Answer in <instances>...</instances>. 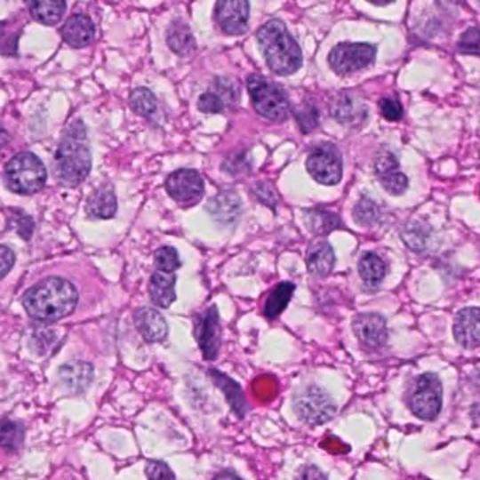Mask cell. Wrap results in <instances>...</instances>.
I'll list each match as a JSON object with an SVG mask.
<instances>
[{
  "label": "cell",
  "mask_w": 480,
  "mask_h": 480,
  "mask_svg": "<svg viewBox=\"0 0 480 480\" xmlns=\"http://www.w3.org/2000/svg\"><path fill=\"white\" fill-rule=\"evenodd\" d=\"M247 86L252 105L262 117L271 122H284L288 119L291 103L286 92L281 86L257 74L248 76Z\"/></svg>",
  "instance_id": "cell-5"
},
{
  "label": "cell",
  "mask_w": 480,
  "mask_h": 480,
  "mask_svg": "<svg viewBox=\"0 0 480 480\" xmlns=\"http://www.w3.org/2000/svg\"><path fill=\"white\" fill-rule=\"evenodd\" d=\"M260 48L268 67L277 75H292L303 65V54L298 41L292 37L284 21L272 19L257 33Z\"/></svg>",
  "instance_id": "cell-3"
},
{
  "label": "cell",
  "mask_w": 480,
  "mask_h": 480,
  "mask_svg": "<svg viewBox=\"0 0 480 480\" xmlns=\"http://www.w3.org/2000/svg\"><path fill=\"white\" fill-rule=\"evenodd\" d=\"M61 35L71 47H86L95 37V24L86 14H72L62 26Z\"/></svg>",
  "instance_id": "cell-19"
},
{
  "label": "cell",
  "mask_w": 480,
  "mask_h": 480,
  "mask_svg": "<svg viewBox=\"0 0 480 480\" xmlns=\"http://www.w3.org/2000/svg\"><path fill=\"white\" fill-rule=\"evenodd\" d=\"M0 251H2V276L4 277L9 274L12 268H13L14 252L11 248L6 247V245H4Z\"/></svg>",
  "instance_id": "cell-39"
},
{
  "label": "cell",
  "mask_w": 480,
  "mask_h": 480,
  "mask_svg": "<svg viewBox=\"0 0 480 480\" xmlns=\"http://www.w3.org/2000/svg\"><path fill=\"white\" fill-rule=\"evenodd\" d=\"M76 305L78 292L64 277H47L28 289L23 296V306L28 315L38 322H58L71 315Z\"/></svg>",
  "instance_id": "cell-1"
},
{
  "label": "cell",
  "mask_w": 480,
  "mask_h": 480,
  "mask_svg": "<svg viewBox=\"0 0 480 480\" xmlns=\"http://www.w3.org/2000/svg\"><path fill=\"white\" fill-rule=\"evenodd\" d=\"M166 43L171 50L178 55L187 57L196 48V41L193 37L189 26L185 21L175 20L166 31Z\"/></svg>",
  "instance_id": "cell-23"
},
{
  "label": "cell",
  "mask_w": 480,
  "mask_h": 480,
  "mask_svg": "<svg viewBox=\"0 0 480 480\" xmlns=\"http://www.w3.org/2000/svg\"><path fill=\"white\" fill-rule=\"evenodd\" d=\"M86 212L96 219H110L117 212V199L110 187L99 188L92 193L86 204Z\"/></svg>",
  "instance_id": "cell-24"
},
{
  "label": "cell",
  "mask_w": 480,
  "mask_h": 480,
  "mask_svg": "<svg viewBox=\"0 0 480 480\" xmlns=\"http://www.w3.org/2000/svg\"><path fill=\"white\" fill-rule=\"evenodd\" d=\"M130 105L140 116H151L156 110V99L149 89L137 88L132 92Z\"/></svg>",
  "instance_id": "cell-29"
},
{
  "label": "cell",
  "mask_w": 480,
  "mask_h": 480,
  "mask_svg": "<svg viewBox=\"0 0 480 480\" xmlns=\"http://www.w3.org/2000/svg\"><path fill=\"white\" fill-rule=\"evenodd\" d=\"M298 480H328L317 467H306L299 475Z\"/></svg>",
  "instance_id": "cell-40"
},
{
  "label": "cell",
  "mask_w": 480,
  "mask_h": 480,
  "mask_svg": "<svg viewBox=\"0 0 480 480\" xmlns=\"http://www.w3.org/2000/svg\"><path fill=\"white\" fill-rule=\"evenodd\" d=\"M195 337L206 361H214L220 351V318L216 306L207 308L196 318Z\"/></svg>",
  "instance_id": "cell-11"
},
{
  "label": "cell",
  "mask_w": 480,
  "mask_h": 480,
  "mask_svg": "<svg viewBox=\"0 0 480 480\" xmlns=\"http://www.w3.org/2000/svg\"><path fill=\"white\" fill-rule=\"evenodd\" d=\"M306 221L308 228L316 234H328L341 227L339 216L320 209L308 210L306 213Z\"/></svg>",
  "instance_id": "cell-28"
},
{
  "label": "cell",
  "mask_w": 480,
  "mask_h": 480,
  "mask_svg": "<svg viewBox=\"0 0 480 480\" xmlns=\"http://www.w3.org/2000/svg\"><path fill=\"white\" fill-rule=\"evenodd\" d=\"M165 188L176 202L195 204L204 196V182L197 171L180 170L168 176Z\"/></svg>",
  "instance_id": "cell-12"
},
{
  "label": "cell",
  "mask_w": 480,
  "mask_h": 480,
  "mask_svg": "<svg viewBox=\"0 0 480 480\" xmlns=\"http://www.w3.org/2000/svg\"><path fill=\"white\" fill-rule=\"evenodd\" d=\"M197 108L204 113H220L223 112L224 103L213 92H206L200 95Z\"/></svg>",
  "instance_id": "cell-36"
},
{
  "label": "cell",
  "mask_w": 480,
  "mask_h": 480,
  "mask_svg": "<svg viewBox=\"0 0 480 480\" xmlns=\"http://www.w3.org/2000/svg\"><path fill=\"white\" fill-rule=\"evenodd\" d=\"M330 113L337 122L344 124H354L365 117V108L356 102L349 93H341L337 96L330 106Z\"/></svg>",
  "instance_id": "cell-22"
},
{
  "label": "cell",
  "mask_w": 480,
  "mask_h": 480,
  "mask_svg": "<svg viewBox=\"0 0 480 480\" xmlns=\"http://www.w3.org/2000/svg\"><path fill=\"white\" fill-rule=\"evenodd\" d=\"M294 289H296V286L292 282H284V284H277L276 288L269 294L267 303H265V316L271 318V320L279 317L284 313V308H288Z\"/></svg>",
  "instance_id": "cell-27"
},
{
  "label": "cell",
  "mask_w": 480,
  "mask_h": 480,
  "mask_svg": "<svg viewBox=\"0 0 480 480\" xmlns=\"http://www.w3.org/2000/svg\"><path fill=\"white\" fill-rule=\"evenodd\" d=\"M352 330L359 342L369 349L380 348L389 337L385 318L376 313H362L356 316L352 322Z\"/></svg>",
  "instance_id": "cell-14"
},
{
  "label": "cell",
  "mask_w": 480,
  "mask_h": 480,
  "mask_svg": "<svg viewBox=\"0 0 480 480\" xmlns=\"http://www.w3.org/2000/svg\"><path fill=\"white\" fill-rule=\"evenodd\" d=\"M334 264V251L327 241L318 240L311 244L308 251V269L313 276H327L332 274Z\"/></svg>",
  "instance_id": "cell-21"
},
{
  "label": "cell",
  "mask_w": 480,
  "mask_h": 480,
  "mask_svg": "<svg viewBox=\"0 0 480 480\" xmlns=\"http://www.w3.org/2000/svg\"><path fill=\"white\" fill-rule=\"evenodd\" d=\"M134 323L142 339L148 342L163 341L168 335V324L156 308H141L134 313Z\"/></svg>",
  "instance_id": "cell-18"
},
{
  "label": "cell",
  "mask_w": 480,
  "mask_h": 480,
  "mask_svg": "<svg viewBox=\"0 0 480 480\" xmlns=\"http://www.w3.org/2000/svg\"><path fill=\"white\" fill-rule=\"evenodd\" d=\"M148 480H176L171 468L161 460H149L146 467Z\"/></svg>",
  "instance_id": "cell-35"
},
{
  "label": "cell",
  "mask_w": 480,
  "mask_h": 480,
  "mask_svg": "<svg viewBox=\"0 0 480 480\" xmlns=\"http://www.w3.org/2000/svg\"><path fill=\"white\" fill-rule=\"evenodd\" d=\"M24 440V427L16 421L4 420L2 424V445L7 451H18Z\"/></svg>",
  "instance_id": "cell-30"
},
{
  "label": "cell",
  "mask_w": 480,
  "mask_h": 480,
  "mask_svg": "<svg viewBox=\"0 0 480 480\" xmlns=\"http://www.w3.org/2000/svg\"><path fill=\"white\" fill-rule=\"evenodd\" d=\"M403 240L409 245L410 250L421 251L426 247L427 234L424 227L419 223H409L402 233Z\"/></svg>",
  "instance_id": "cell-31"
},
{
  "label": "cell",
  "mask_w": 480,
  "mask_h": 480,
  "mask_svg": "<svg viewBox=\"0 0 480 480\" xmlns=\"http://www.w3.org/2000/svg\"><path fill=\"white\" fill-rule=\"evenodd\" d=\"M4 180L12 192L19 195H33L45 187L47 170L35 154L20 153L7 163L4 168Z\"/></svg>",
  "instance_id": "cell-4"
},
{
  "label": "cell",
  "mask_w": 480,
  "mask_h": 480,
  "mask_svg": "<svg viewBox=\"0 0 480 480\" xmlns=\"http://www.w3.org/2000/svg\"><path fill=\"white\" fill-rule=\"evenodd\" d=\"M91 168L92 156L85 125L76 120L67 127L55 151V178L64 187H78L88 178Z\"/></svg>",
  "instance_id": "cell-2"
},
{
  "label": "cell",
  "mask_w": 480,
  "mask_h": 480,
  "mask_svg": "<svg viewBox=\"0 0 480 480\" xmlns=\"http://www.w3.org/2000/svg\"><path fill=\"white\" fill-rule=\"evenodd\" d=\"M14 230L18 231L19 236L24 240H28L31 237V233L35 230V223L30 217L26 216V213H19L18 219L13 220Z\"/></svg>",
  "instance_id": "cell-38"
},
{
  "label": "cell",
  "mask_w": 480,
  "mask_h": 480,
  "mask_svg": "<svg viewBox=\"0 0 480 480\" xmlns=\"http://www.w3.org/2000/svg\"><path fill=\"white\" fill-rule=\"evenodd\" d=\"M380 106V112H382L383 117L389 122H397L402 119L403 108L402 103L399 100L392 98H385L379 103Z\"/></svg>",
  "instance_id": "cell-37"
},
{
  "label": "cell",
  "mask_w": 480,
  "mask_h": 480,
  "mask_svg": "<svg viewBox=\"0 0 480 480\" xmlns=\"http://www.w3.org/2000/svg\"><path fill=\"white\" fill-rule=\"evenodd\" d=\"M58 376L68 392H85L93 380V366L84 361L67 362L58 371Z\"/></svg>",
  "instance_id": "cell-17"
},
{
  "label": "cell",
  "mask_w": 480,
  "mask_h": 480,
  "mask_svg": "<svg viewBox=\"0 0 480 480\" xmlns=\"http://www.w3.org/2000/svg\"><path fill=\"white\" fill-rule=\"evenodd\" d=\"M209 376L212 379V382L226 396L227 402H228L231 409H233L234 414L240 417V419L245 417L250 406H248L241 386L236 380H233L230 376L224 375V373H221L220 371H216V369H210Z\"/></svg>",
  "instance_id": "cell-20"
},
{
  "label": "cell",
  "mask_w": 480,
  "mask_h": 480,
  "mask_svg": "<svg viewBox=\"0 0 480 480\" xmlns=\"http://www.w3.org/2000/svg\"><path fill=\"white\" fill-rule=\"evenodd\" d=\"M214 18L226 35H244L248 30L250 4L245 0H221L216 4Z\"/></svg>",
  "instance_id": "cell-13"
},
{
  "label": "cell",
  "mask_w": 480,
  "mask_h": 480,
  "mask_svg": "<svg viewBox=\"0 0 480 480\" xmlns=\"http://www.w3.org/2000/svg\"><path fill=\"white\" fill-rule=\"evenodd\" d=\"M379 216V209L376 206L375 202L371 199H364L356 204L354 209V219L358 221L362 226H369V224L375 223L376 219Z\"/></svg>",
  "instance_id": "cell-32"
},
{
  "label": "cell",
  "mask_w": 480,
  "mask_h": 480,
  "mask_svg": "<svg viewBox=\"0 0 480 480\" xmlns=\"http://www.w3.org/2000/svg\"><path fill=\"white\" fill-rule=\"evenodd\" d=\"M359 276L368 291H376L386 275V265L378 255L366 252L358 264Z\"/></svg>",
  "instance_id": "cell-25"
},
{
  "label": "cell",
  "mask_w": 480,
  "mask_h": 480,
  "mask_svg": "<svg viewBox=\"0 0 480 480\" xmlns=\"http://www.w3.org/2000/svg\"><path fill=\"white\" fill-rule=\"evenodd\" d=\"M453 337L463 348L480 347V308L460 310L453 322Z\"/></svg>",
  "instance_id": "cell-16"
},
{
  "label": "cell",
  "mask_w": 480,
  "mask_h": 480,
  "mask_svg": "<svg viewBox=\"0 0 480 480\" xmlns=\"http://www.w3.org/2000/svg\"><path fill=\"white\" fill-rule=\"evenodd\" d=\"M308 173L322 185H337L342 178V158L337 147L322 144L308 154L306 161Z\"/></svg>",
  "instance_id": "cell-10"
},
{
  "label": "cell",
  "mask_w": 480,
  "mask_h": 480,
  "mask_svg": "<svg viewBox=\"0 0 480 480\" xmlns=\"http://www.w3.org/2000/svg\"><path fill=\"white\" fill-rule=\"evenodd\" d=\"M376 48L366 43H341L330 52L328 62L335 74L351 75L373 64Z\"/></svg>",
  "instance_id": "cell-9"
},
{
  "label": "cell",
  "mask_w": 480,
  "mask_h": 480,
  "mask_svg": "<svg viewBox=\"0 0 480 480\" xmlns=\"http://www.w3.org/2000/svg\"><path fill=\"white\" fill-rule=\"evenodd\" d=\"M28 7H30V13L35 20L47 24V26H54L61 20L67 4L60 0H36V2H31Z\"/></svg>",
  "instance_id": "cell-26"
},
{
  "label": "cell",
  "mask_w": 480,
  "mask_h": 480,
  "mask_svg": "<svg viewBox=\"0 0 480 480\" xmlns=\"http://www.w3.org/2000/svg\"><path fill=\"white\" fill-rule=\"evenodd\" d=\"M213 480H243L240 476H237V475L234 474V472H230V470H226V472H221V474L216 475V476L213 477Z\"/></svg>",
  "instance_id": "cell-41"
},
{
  "label": "cell",
  "mask_w": 480,
  "mask_h": 480,
  "mask_svg": "<svg viewBox=\"0 0 480 480\" xmlns=\"http://www.w3.org/2000/svg\"><path fill=\"white\" fill-rule=\"evenodd\" d=\"M294 116H296V120H298L299 125H300L301 132H310L311 130H315L317 127L318 113L315 106H300V108H296Z\"/></svg>",
  "instance_id": "cell-34"
},
{
  "label": "cell",
  "mask_w": 480,
  "mask_h": 480,
  "mask_svg": "<svg viewBox=\"0 0 480 480\" xmlns=\"http://www.w3.org/2000/svg\"><path fill=\"white\" fill-rule=\"evenodd\" d=\"M293 409L299 419L310 426L328 423L337 412L334 400L317 386H308L296 393Z\"/></svg>",
  "instance_id": "cell-8"
},
{
  "label": "cell",
  "mask_w": 480,
  "mask_h": 480,
  "mask_svg": "<svg viewBox=\"0 0 480 480\" xmlns=\"http://www.w3.org/2000/svg\"><path fill=\"white\" fill-rule=\"evenodd\" d=\"M180 267V260L175 248L163 247L156 251V269L148 288L154 305L168 308L176 300V269Z\"/></svg>",
  "instance_id": "cell-6"
},
{
  "label": "cell",
  "mask_w": 480,
  "mask_h": 480,
  "mask_svg": "<svg viewBox=\"0 0 480 480\" xmlns=\"http://www.w3.org/2000/svg\"><path fill=\"white\" fill-rule=\"evenodd\" d=\"M406 402L412 414L420 420H436L443 407V385L440 378L434 373L417 376L407 390Z\"/></svg>",
  "instance_id": "cell-7"
},
{
  "label": "cell",
  "mask_w": 480,
  "mask_h": 480,
  "mask_svg": "<svg viewBox=\"0 0 480 480\" xmlns=\"http://www.w3.org/2000/svg\"><path fill=\"white\" fill-rule=\"evenodd\" d=\"M375 172L383 189L393 196H399L409 188V180L400 172L399 161L390 151H380L375 159Z\"/></svg>",
  "instance_id": "cell-15"
},
{
  "label": "cell",
  "mask_w": 480,
  "mask_h": 480,
  "mask_svg": "<svg viewBox=\"0 0 480 480\" xmlns=\"http://www.w3.org/2000/svg\"><path fill=\"white\" fill-rule=\"evenodd\" d=\"M458 50L462 54L477 55L480 57V28H468L458 43Z\"/></svg>",
  "instance_id": "cell-33"
}]
</instances>
